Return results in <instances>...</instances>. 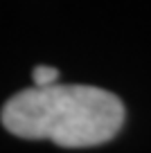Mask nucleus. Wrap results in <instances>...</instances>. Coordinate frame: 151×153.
Wrapping results in <instances>:
<instances>
[{"instance_id":"2","label":"nucleus","mask_w":151,"mask_h":153,"mask_svg":"<svg viewBox=\"0 0 151 153\" xmlns=\"http://www.w3.org/2000/svg\"><path fill=\"white\" fill-rule=\"evenodd\" d=\"M32 79H34V88H50L57 83L59 70L52 65H36L32 72Z\"/></svg>"},{"instance_id":"1","label":"nucleus","mask_w":151,"mask_h":153,"mask_svg":"<svg viewBox=\"0 0 151 153\" xmlns=\"http://www.w3.org/2000/svg\"><path fill=\"white\" fill-rule=\"evenodd\" d=\"M124 106L95 86L27 88L2 106V126L25 140H50L66 149L97 146L117 135Z\"/></svg>"}]
</instances>
